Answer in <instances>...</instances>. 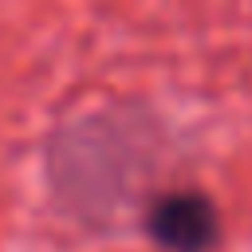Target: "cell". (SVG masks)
Segmentation results:
<instances>
[{
    "label": "cell",
    "mask_w": 252,
    "mask_h": 252,
    "mask_svg": "<svg viewBox=\"0 0 252 252\" xmlns=\"http://www.w3.org/2000/svg\"><path fill=\"white\" fill-rule=\"evenodd\" d=\"M142 228L161 252H213L224 236L220 209L201 189H165L150 197Z\"/></svg>",
    "instance_id": "1"
}]
</instances>
